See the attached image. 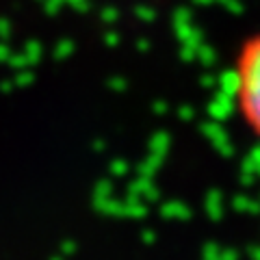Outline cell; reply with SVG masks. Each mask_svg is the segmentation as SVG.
<instances>
[{"label": "cell", "mask_w": 260, "mask_h": 260, "mask_svg": "<svg viewBox=\"0 0 260 260\" xmlns=\"http://www.w3.org/2000/svg\"><path fill=\"white\" fill-rule=\"evenodd\" d=\"M234 95L249 130L260 139V32L245 39L234 65Z\"/></svg>", "instance_id": "1"}]
</instances>
